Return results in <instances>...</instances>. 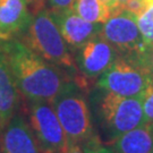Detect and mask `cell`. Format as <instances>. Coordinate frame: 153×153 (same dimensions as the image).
Listing matches in <instances>:
<instances>
[{
    "mask_svg": "<svg viewBox=\"0 0 153 153\" xmlns=\"http://www.w3.org/2000/svg\"><path fill=\"white\" fill-rule=\"evenodd\" d=\"M0 48L26 103L52 102L69 81L65 69L50 64L19 39L0 40Z\"/></svg>",
    "mask_w": 153,
    "mask_h": 153,
    "instance_id": "1",
    "label": "cell"
},
{
    "mask_svg": "<svg viewBox=\"0 0 153 153\" xmlns=\"http://www.w3.org/2000/svg\"><path fill=\"white\" fill-rule=\"evenodd\" d=\"M93 109L101 141L114 142L118 136L145 124L142 98L123 97L100 90Z\"/></svg>",
    "mask_w": 153,
    "mask_h": 153,
    "instance_id": "2",
    "label": "cell"
},
{
    "mask_svg": "<svg viewBox=\"0 0 153 153\" xmlns=\"http://www.w3.org/2000/svg\"><path fill=\"white\" fill-rule=\"evenodd\" d=\"M51 104L67 135L68 142L84 146L100 138L93 124L91 108L84 93V88L76 81H67Z\"/></svg>",
    "mask_w": 153,
    "mask_h": 153,
    "instance_id": "3",
    "label": "cell"
},
{
    "mask_svg": "<svg viewBox=\"0 0 153 153\" xmlns=\"http://www.w3.org/2000/svg\"><path fill=\"white\" fill-rule=\"evenodd\" d=\"M19 40L50 64L65 71H77L75 59L50 9L44 8L43 6L34 9L27 27L19 36Z\"/></svg>",
    "mask_w": 153,
    "mask_h": 153,
    "instance_id": "4",
    "label": "cell"
},
{
    "mask_svg": "<svg viewBox=\"0 0 153 153\" xmlns=\"http://www.w3.org/2000/svg\"><path fill=\"white\" fill-rule=\"evenodd\" d=\"M151 73L134 59L118 56L107 71L100 75L97 88L131 98H142Z\"/></svg>",
    "mask_w": 153,
    "mask_h": 153,
    "instance_id": "5",
    "label": "cell"
},
{
    "mask_svg": "<svg viewBox=\"0 0 153 153\" xmlns=\"http://www.w3.org/2000/svg\"><path fill=\"white\" fill-rule=\"evenodd\" d=\"M100 34L109 42L119 56L136 60L146 43L138 28L137 17L126 9L111 14L101 25Z\"/></svg>",
    "mask_w": 153,
    "mask_h": 153,
    "instance_id": "6",
    "label": "cell"
},
{
    "mask_svg": "<svg viewBox=\"0 0 153 153\" xmlns=\"http://www.w3.org/2000/svg\"><path fill=\"white\" fill-rule=\"evenodd\" d=\"M28 124L42 153H64L68 138L51 102L27 103Z\"/></svg>",
    "mask_w": 153,
    "mask_h": 153,
    "instance_id": "7",
    "label": "cell"
},
{
    "mask_svg": "<svg viewBox=\"0 0 153 153\" xmlns=\"http://www.w3.org/2000/svg\"><path fill=\"white\" fill-rule=\"evenodd\" d=\"M118 56L115 48L101 34L94 36L77 50L75 62L81 77L75 81L85 88L88 79L99 78L112 65Z\"/></svg>",
    "mask_w": 153,
    "mask_h": 153,
    "instance_id": "8",
    "label": "cell"
},
{
    "mask_svg": "<svg viewBox=\"0 0 153 153\" xmlns=\"http://www.w3.org/2000/svg\"><path fill=\"white\" fill-rule=\"evenodd\" d=\"M51 15L55 19L57 26L60 31L62 38L69 49L78 50L88 41L97 36L101 32L102 24H95L84 18L75 13L74 9L67 10H51Z\"/></svg>",
    "mask_w": 153,
    "mask_h": 153,
    "instance_id": "9",
    "label": "cell"
},
{
    "mask_svg": "<svg viewBox=\"0 0 153 153\" xmlns=\"http://www.w3.org/2000/svg\"><path fill=\"white\" fill-rule=\"evenodd\" d=\"M1 153H42L25 116L17 112L0 131Z\"/></svg>",
    "mask_w": 153,
    "mask_h": 153,
    "instance_id": "10",
    "label": "cell"
},
{
    "mask_svg": "<svg viewBox=\"0 0 153 153\" xmlns=\"http://www.w3.org/2000/svg\"><path fill=\"white\" fill-rule=\"evenodd\" d=\"M28 0H0V40L18 39L26 30L32 13Z\"/></svg>",
    "mask_w": 153,
    "mask_h": 153,
    "instance_id": "11",
    "label": "cell"
},
{
    "mask_svg": "<svg viewBox=\"0 0 153 153\" xmlns=\"http://www.w3.org/2000/svg\"><path fill=\"white\" fill-rule=\"evenodd\" d=\"M21 93L0 48V131L18 112Z\"/></svg>",
    "mask_w": 153,
    "mask_h": 153,
    "instance_id": "12",
    "label": "cell"
},
{
    "mask_svg": "<svg viewBox=\"0 0 153 153\" xmlns=\"http://www.w3.org/2000/svg\"><path fill=\"white\" fill-rule=\"evenodd\" d=\"M114 153H152L153 124H143L118 136L112 142Z\"/></svg>",
    "mask_w": 153,
    "mask_h": 153,
    "instance_id": "13",
    "label": "cell"
},
{
    "mask_svg": "<svg viewBox=\"0 0 153 153\" xmlns=\"http://www.w3.org/2000/svg\"><path fill=\"white\" fill-rule=\"evenodd\" d=\"M73 9L85 21L95 24H103L111 15L101 0H75Z\"/></svg>",
    "mask_w": 153,
    "mask_h": 153,
    "instance_id": "14",
    "label": "cell"
},
{
    "mask_svg": "<svg viewBox=\"0 0 153 153\" xmlns=\"http://www.w3.org/2000/svg\"><path fill=\"white\" fill-rule=\"evenodd\" d=\"M138 28L146 45L153 43V4L149 7L142 15L137 17Z\"/></svg>",
    "mask_w": 153,
    "mask_h": 153,
    "instance_id": "15",
    "label": "cell"
},
{
    "mask_svg": "<svg viewBox=\"0 0 153 153\" xmlns=\"http://www.w3.org/2000/svg\"><path fill=\"white\" fill-rule=\"evenodd\" d=\"M142 104L145 123L153 124V74L142 95Z\"/></svg>",
    "mask_w": 153,
    "mask_h": 153,
    "instance_id": "16",
    "label": "cell"
},
{
    "mask_svg": "<svg viewBox=\"0 0 153 153\" xmlns=\"http://www.w3.org/2000/svg\"><path fill=\"white\" fill-rule=\"evenodd\" d=\"M152 4L153 0H128L121 9L131 11L136 17H138L140 15H142Z\"/></svg>",
    "mask_w": 153,
    "mask_h": 153,
    "instance_id": "17",
    "label": "cell"
},
{
    "mask_svg": "<svg viewBox=\"0 0 153 153\" xmlns=\"http://www.w3.org/2000/svg\"><path fill=\"white\" fill-rule=\"evenodd\" d=\"M137 62H140L144 66L151 74H153V43L148 44L145 49L136 59Z\"/></svg>",
    "mask_w": 153,
    "mask_h": 153,
    "instance_id": "18",
    "label": "cell"
},
{
    "mask_svg": "<svg viewBox=\"0 0 153 153\" xmlns=\"http://www.w3.org/2000/svg\"><path fill=\"white\" fill-rule=\"evenodd\" d=\"M82 148L85 153H114V151L111 149L107 148L104 145L103 142L100 138L90 142L88 144L84 145Z\"/></svg>",
    "mask_w": 153,
    "mask_h": 153,
    "instance_id": "19",
    "label": "cell"
},
{
    "mask_svg": "<svg viewBox=\"0 0 153 153\" xmlns=\"http://www.w3.org/2000/svg\"><path fill=\"white\" fill-rule=\"evenodd\" d=\"M51 10H67L73 9L75 0H48Z\"/></svg>",
    "mask_w": 153,
    "mask_h": 153,
    "instance_id": "20",
    "label": "cell"
},
{
    "mask_svg": "<svg viewBox=\"0 0 153 153\" xmlns=\"http://www.w3.org/2000/svg\"><path fill=\"white\" fill-rule=\"evenodd\" d=\"M64 153H85L83 150L82 145L77 144V143H71L68 142V146L66 149V151Z\"/></svg>",
    "mask_w": 153,
    "mask_h": 153,
    "instance_id": "21",
    "label": "cell"
},
{
    "mask_svg": "<svg viewBox=\"0 0 153 153\" xmlns=\"http://www.w3.org/2000/svg\"><path fill=\"white\" fill-rule=\"evenodd\" d=\"M43 1L44 0H28V2H32L34 4L35 6V9L39 8V7H41V6H43Z\"/></svg>",
    "mask_w": 153,
    "mask_h": 153,
    "instance_id": "22",
    "label": "cell"
},
{
    "mask_svg": "<svg viewBox=\"0 0 153 153\" xmlns=\"http://www.w3.org/2000/svg\"><path fill=\"white\" fill-rule=\"evenodd\" d=\"M128 0H118V5H119V9H121L123 7H124V5H125L126 2H127Z\"/></svg>",
    "mask_w": 153,
    "mask_h": 153,
    "instance_id": "23",
    "label": "cell"
},
{
    "mask_svg": "<svg viewBox=\"0 0 153 153\" xmlns=\"http://www.w3.org/2000/svg\"><path fill=\"white\" fill-rule=\"evenodd\" d=\"M152 153H153V151H152Z\"/></svg>",
    "mask_w": 153,
    "mask_h": 153,
    "instance_id": "24",
    "label": "cell"
},
{
    "mask_svg": "<svg viewBox=\"0 0 153 153\" xmlns=\"http://www.w3.org/2000/svg\"><path fill=\"white\" fill-rule=\"evenodd\" d=\"M0 153H1V152H0Z\"/></svg>",
    "mask_w": 153,
    "mask_h": 153,
    "instance_id": "25",
    "label": "cell"
}]
</instances>
